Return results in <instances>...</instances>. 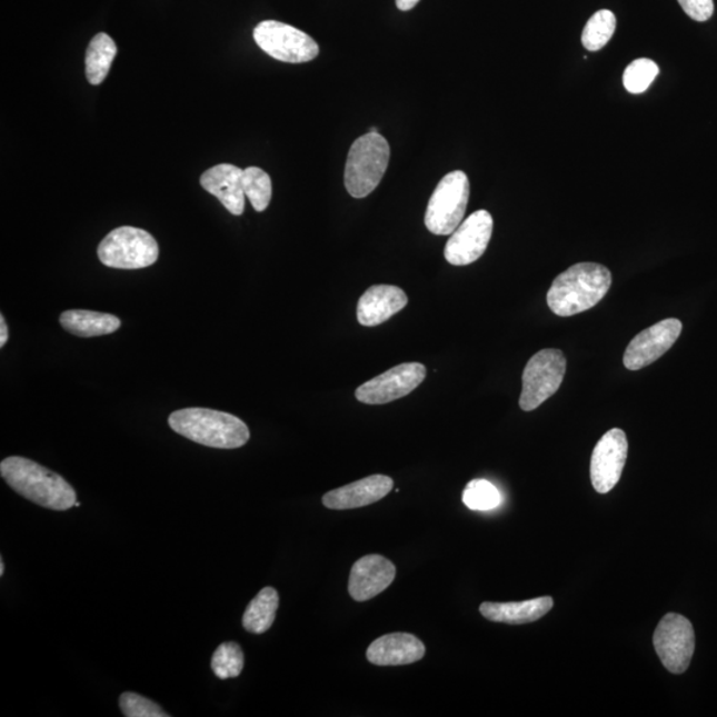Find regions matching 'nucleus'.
I'll list each match as a JSON object with an SVG mask.
<instances>
[{
  "label": "nucleus",
  "instance_id": "8",
  "mask_svg": "<svg viewBox=\"0 0 717 717\" xmlns=\"http://www.w3.org/2000/svg\"><path fill=\"white\" fill-rule=\"evenodd\" d=\"M255 40L272 59L285 63H307L319 54L316 40L296 27L265 20L255 30Z\"/></svg>",
  "mask_w": 717,
  "mask_h": 717
},
{
  "label": "nucleus",
  "instance_id": "15",
  "mask_svg": "<svg viewBox=\"0 0 717 717\" xmlns=\"http://www.w3.org/2000/svg\"><path fill=\"white\" fill-rule=\"evenodd\" d=\"M394 488L391 477L374 475L361 478L359 481L333 489L326 494L322 502L326 508L332 510H350L368 507L385 498Z\"/></svg>",
  "mask_w": 717,
  "mask_h": 717
},
{
  "label": "nucleus",
  "instance_id": "25",
  "mask_svg": "<svg viewBox=\"0 0 717 717\" xmlns=\"http://www.w3.org/2000/svg\"><path fill=\"white\" fill-rule=\"evenodd\" d=\"M245 665V657L241 646L235 641L222 644L211 658V669L218 679L228 680L238 678L241 675Z\"/></svg>",
  "mask_w": 717,
  "mask_h": 717
},
{
  "label": "nucleus",
  "instance_id": "27",
  "mask_svg": "<svg viewBox=\"0 0 717 717\" xmlns=\"http://www.w3.org/2000/svg\"><path fill=\"white\" fill-rule=\"evenodd\" d=\"M658 74L659 67L655 61L645 58L634 60L624 73L626 91L634 94L646 92Z\"/></svg>",
  "mask_w": 717,
  "mask_h": 717
},
{
  "label": "nucleus",
  "instance_id": "1",
  "mask_svg": "<svg viewBox=\"0 0 717 717\" xmlns=\"http://www.w3.org/2000/svg\"><path fill=\"white\" fill-rule=\"evenodd\" d=\"M0 475L13 491L39 507L64 511L78 501L70 482L26 457H7L0 464Z\"/></svg>",
  "mask_w": 717,
  "mask_h": 717
},
{
  "label": "nucleus",
  "instance_id": "18",
  "mask_svg": "<svg viewBox=\"0 0 717 717\" xmlns=\"http://www.w3.org/2000/svg\"><path fill=\"white\" fill-rule=\"evenodd\" d=\"M243 170L231 163H220L201 176V187L221 201L231 215L241 216L245 210L242 187Z\"/></svg>",
  "mask_w": 717,
  "mask_h": 717
},
{
  "label": "nucleus",
  "instance_id": "21",
  "mask_svg": "<svg viewBox=\"0 0 717 717\" xmlns=\"http://www.w3.org/2000/svg\"><path fill=\"white\" fill-rule=\"evenodd\" d=\"M279 596L275 587H265L246 609L242 625L246 631L261 635L275 624Z\"/></svg>",
  "mask_w": 717,
  "mask_h": 717
},
{
  "label": "nucleus",
  "instance_id": "3",
  "mask_svg": "<svg viewBox=\"0 0 717 717\" xmlns=\"http://www.w3.org/2000/svg\"><path fill=\"white\" fill-rule=\"evenodd\" d=\"M168 422L176 434L205 447L237 449L250 439V430L241 419L213 409H180L169 416Z\"/></svg>",
  "mask_w": 717,
  "mask_h": 717
},
{
  "label": "nucleus",
  "instance_id": "5",
  "mask_svg": "<svg viewBox=\"0 0 717 717\" xmlns=\"http://www.w3.org/2000/svg\"><path fill=\"white\" fill-rule=\"evenodd\" d=\"M98 256L100 262L108 268L138 270L157 262L159 243L146 230L121 227L102 239Z\"/></svg>",
  "mask_w": 717,
  "mask_h": 717
},
{
  "label": "nucleus",
  "instance_id": "23",
  "mask_svg": "<svg viewBox=\"0 0 717 717\" xmlns=\"http://www.w3.org/2000/svg\"><path fill=\"white\" fill-rule=\"evenodd\" d=\"M617 30V18L610 10H600L589 19L582 32V44L589 51H599L610 42Z\"/></svg>",
  "mask_w": 717,
  "mask_h": 717
},
{
  "label": "nucleus",
  "instance_id": "4",
  "mask_svg": "<svg viewBox=\"0 0 717 717\" xmlns=\"http://www.w3.org/2000/svg\"><path fill=\"white\" fill-rule=\"evenodd\" d=\"M391 148L382 136L368 132L352 143L348 152L345 186L353 198L370 196L385 177Z\"/></svg>",
  "mask_w": 717,
  "mask_h": 717
},
{
  "label": "nucleus",
  "instance_id": "11",
  "mask_svg": "<svg viewBox=\"0 0 717 717\" xmlns=\"http://www.w3.org/2000/svg\"><path fill=\"white\" fill-rule=\"evenodd\" d=\"M491 233H494V218L487 210H477L450 235L444 257L454 266L474 263L488 249Z\"/></svg>",
  "mask_w": 717,
  "mask_h": 717
},
{
  "label": "nucleus",
  "instance_id": "6",
  "mask_svg": "<svg viewBox=\"0 0 717 717\" xmlns=\"http://www.w3.org/2000/svg\"><path fill=\"white\" fill-rule=\"evenodd\" d=\"M468 176L461 170L448 173L429 198L426 227L436 236H449L460 227L469 201Z\"/></svg>",
  "mask_w": 717,
  "mask_h": 717
},
{
  "label": "nucleus",
  "instance_id": "13",
  "mask_svg": "<svg viewBox=\"0 0 717 717\" xmlns=\"http://www.w3.org/2000/svg\"><path fill=\"white\" fill-rule=\"evenodd\" d=\"M681 330L680 320L669 318L638 333L626 348L624 365L627 370L639 371L664 357L679 339Z\"/></svg>",
  "mask_w": 717,
  "mask_h": 717
},
{
  "label": "nucleus",
  "instance_id": "16",
  "mask_svg": "<svg viewBox=\"0 0 717 717\" xmlns=\"http://www.w3.org/2000/svg\"><path fill=\"white\" fill-rule=\"evenodd\" d=\"M426 646L412 634L382 635L367 648V659L375 666H406L425 658Z\"/></svg>",
  "mask_w": 717,
  "mask_h": 717
},
{
  "label": "nucleus",
  "instance_id": "24",
  "mask_svg": "<svg viewBox=\"0 0 717 717\" xmlns=\"http://www.w3.org/2000/svg\"><path fill=\"white\" fill-rule=\"evenodd\" d=\"M242 187L256 211L268 209L272 196L271 179L261 168L250 167L243 170Z\"/></svg>",
  "mask_w": 717,
  "mask_h": 717
},
{
  "label": "nucleus",
  "instance_id": "30",
  "mask_svg": "<svg viewBox=\"0 0 717 717\" xmlns=\"http://www.w3.org/2000/svg\"><path fill=\"white\" fill-rule=\"evenodd\" d=\"M7 340H9V329H7L4 317L0 316V347H4Z\"/></svg>",
  "mask_w": 717,
  "mask_h": 717
},
{
  "label": "nucleus",
  "instance_id": "17",
  "mask_svg": "<svg viewBox=\"0 0 717 717\" xmlns=\"http://www.w3.org/2000/svg\"><path fill=\"white\" fill-rule=\"evenodd\" d=\"M407 305V293L400 287L375 285L359 299L358 322L365 327L379 326L405 309Z\"/></svg>",
  "mask_w": 717,
  "mask_h": 717
},
{
  "label": "nucleus",
  "instance_id": "14",
  "mask_svg": "<svg viewBox=\"0 0 717 717\" xmlns=\"http://www.w3.org/2000/svg\"><path fill=\"white\" fill-rule=\"evenodd\" d=\"M396 577L395 565L386 557L370 555L353 564L348 591L357 603H366L392 585Z\"/></svg>",
  "mask_w": 717,
  "mask_h": 717
},
{
  "label": "nucleus",
  "instance_id": "12",
  "mask_svg": "<svg viewBox=\"0 0 717 717\" xmlns=\"http://www.w3.org/2000/svg\"><path fill=\"white\" fill-rule=\"evenodd\" d=\"M627 452V437L619 428L609 430L598 441L592 450L590 466L591 484L598 494H609L616 488L624 474Z\"/></svg>",
  "mask_w": 717,
  "mask_h": 717
},
{
  "label": "nucleus",
  "instance_id": "29",
  "mask_svg": "<svg viewBox=\"0 0 717 717\" xmlns=\"http://www.w3.org/2000/svg\"><path fill=\"white\" fill-rule=\"evenodd\" d=\"M683 11L696 22H707L715 11L714 0H678Z\"/></svg>",
  "mask_w": 717,
  "mask_h": 717
},
{
  "label": "nucleus",
  "instance_id": "22",
  "mask_svg": "<svg viewBox=\"0 0 717 717\" xmlns=\"http://www.w3.org/2000/svg\"><path fill=\"white\" fill-rule=\"evenodd\" d=\"M116 53H118V47L107 33H98L91 40L86 54V73L92 86H99L106 80Z\"/></svg>",
  "mask_w": 717,
  "mask_h": 717
},
{
  "label": "nucleus",
  "instance_id": "33",
  "mask_svg": "<svg viewBox=\"0 0 717 717\" xmlns=\"http://www.w3.org/2000/svg\"><path fill=\"white\" fill-rule=\"evenodd\" d=\"M80 505H81V504H80L79 501H77V504H74V507L79 508V507H80Z\"/></svg>",
  "mask_w": 717,
  "mask_h": 717
},
{
  "label": "nucleus",
  "instance_id": "19",
  "mask_svg": "<svg viewBox=\"0 0 717 717\" xmlns=\"http://www.w3.org/2000/svg\"><path fill=\"white\" fill-rule=\"evenodd\" d=\"M555 605L551 597H541L524 603H484L480 606L481 616L497 624L526 625L546 616Z\"/></svg>",
  "mask_w": 717,
  "mask_h": 717
},
{
  "label": "nucleus",
  "instance_id": "28",
  "mask_svg": "<svg viewBox=\"0 0 717 717\" xmlns=\"http://www.w3.org/2000/svg\"><path fill=\"white\" fill-rule=\"evenodd\" d=\"M120 709L127 717H168L163 709L155 701L143 698L135 693H125L120 696Z\"/></svg>",
  "mask_w": 717,
  "mask_h": 717
},
{
  "label": "nucleus",
  "instance_id": "32",
  "mask_svg": "<svg viewBox=\"0 0 717 717\" xmlns=\"http://www.w3.org/2000/svg\"><path fill=\"white\" fill-rule=\"evenodd\" d=\"M4 574V562L3 559H0V577H3Z\"/></svg>",
  "mask_w": 717,
  "mask_h": 717
},
{
  "label": "nucleus",
  "instance_id": "20",
  "mask_svg": "<svg viewBox=\"0 0 717 717\" xmlns=\"http://www.w3.org/2000/svg\"><path fill=\"white\" fill-rule=\"evenodd\" d=\"M60 325L67 332L80 338H94L118 331L121 320L111 313L90 310H68L61 313Z\"/></svg>",
  "mask_w": 717,
  "mask_h": 717
},
{
  "label": "nucleus",
  "instance_id": "26",
  "mask_svg": "<svg viewBox=\"0 0 717 717\" xmlns=\"http://www.w3.org/2000/svg\"><path fill=\"white\" fill-rule=\"evenodd\" d=\"M462 502L470 510L489 511L501 504V494L488 480H474L462 491Z\"/></svg>",
  "mask_w": 717,
  "mask_h": 717
},
{
  "label": "nucleus",
  "instance_id": "7",
  "mask_svg": "<svg viewBox=\"0 0 717 717\" xmlns=\"http://www.w3.org/2000/svg\"><path fill=\"white\" fill-rule=\"evenodd\" d=\"M566 372V359L561 350L548 348L539 351L526 365L522 375V411H535L561 387Z\"/></svg>",
  "mask_w": 717,
  "mask_h": 717
},
{
  "label": "nucleus",
  "instance_id": "31",
  "mask_svg": "<svg viewBox=\"0 0 717 717\" xmlns=\"http://www.w3.org/2000/svg\"><path fill=\"white\" fill-rule=\"evenodd\" d=\"M419 2L420 0H396V6H398L400 11H409L415 9Z\"/></svg>",
  "mask_w": 717,
  "mask_h": 717
},
{
  "label": "nucleus",
  "instance_id": "10",
  "mask_svg": "<svg viewBox=\"0 0 717 717\" xmlns=\"http://www.w3.org/2000/svg\"><path fill=\"white\" fill-rule=\"evenodd\" d=\"M426 377L427 368L425 365H399L361 385L355 391V396L364 405H387V402L406 398L407 395L415 391L425 381Z\"/></svg>",
  "mask_w": 717,
  "mask_h": 717
},
{
  "label": "nucleus",
  "instance_id": "2",
  "mask_svg": "<svg viewBox=\"0 0 717 717\" xmlns=\"http://www.w3.org/2000/svg\"><path fill=\"white\" fill-rule=\"evenodd\" d=\"M611 271L604 265L582 262L571 266L551 283L549 309L558 317H572L592 309L609 292Z\"/></svg>",
  "mask_w": 717,
  "mask_h": 717
},
{
  "label": "nucleus",
  "instance_id": "9",
  "mask_svg": "<svg viewBox=\"0 0 717 717\" xmlns=\"http://www.w3.org/2000/svg\"><path fill=\"white\" fill-rule=\"evenodd\" d=\"M654 647L669 673H686L695 653V631L687 618L667 614L654 633Z\"/></svg>",
  "mask_w": 717,
  "mask_h": 717
}]
</instances>
